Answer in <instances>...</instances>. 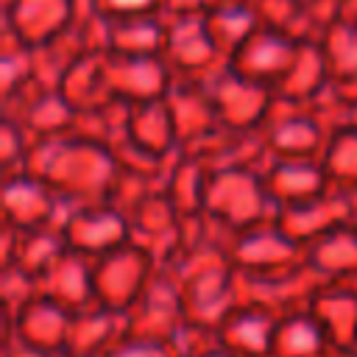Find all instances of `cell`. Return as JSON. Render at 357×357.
I'll return each instance as SVG.
<instances>
[{
  "label": "cell",
  "instance_id": "obj_1",
  "mask_svg": "<svg viewBox=\"0 0 357 357\" xmlns=\"http://www.w3.org/2000/svg\"><path fill=\"white\" fill-rule=\"evenodd\" d=\"M137 3H139V8H151L153 6V0H137ZM109 6L117 8V14H137V6L131 0H109Z\"/></svg>",
  "mask_w": 357,
  "mask_h": 357
}]
</instances>
